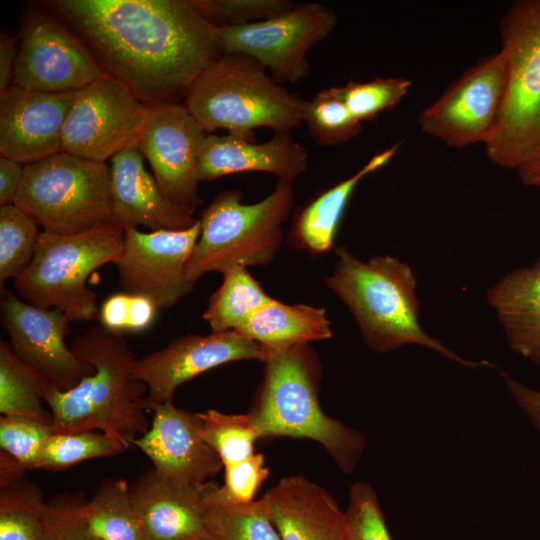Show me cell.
<instances>
[{
	"label": "cell",
	"mask_w": 540,
	"mask_h": 540,
	"mask_svg": "<svg viewBox=\"0 0 540 540\" xmlns=\"http://www.w3.org/2000/svg\"><path fill=\"white\" fill-rule=\"evenodd\" d=\"M36 222L15 204L0 206V284L20 276L31 263L40 235Z\"/></svg>",
	"instance_id": "35"
},
{
	"label": "cell",
	"mask_w": 540,
	"mask_h": 540,
	"mask_svg": "<svg viewBox=\"0 0 540 540\" xmlns=\"http://www.w3.org/2000/svg\"><path fill=\"white\" fill-rule=\"evenodd\" d=\"M150 107L118 80L105 76L77 90L62 134V152L107 163L136 146Z\"/></svg>",
	"instance_id": "13"
},
{
	"label": "cell",
	"mask_w": 540,
	"mask_h": 540,
	"mask_svg": "<svg viewBox=\"0 0 540 540\" xmlns=\"http://www.w3.org/2000/svg\"><path fill=\"white\" fill-rule=\"evenodd\" d=\"M263 363V379L248 412L259 438L311 439L344 474H351L365 450V438L322 410V368L315 350L300 345L269 351Z\"/></svg>",
	"instance_id": "4"
},
{
	"label": "cell",
	"mask_w": 540,
	"mask_h": 540,
	"mask_svg": "<svg viewBox=\"0 0 540 540\" xmlns=\"http://www.w3.org/2000/svg\"><path fill=\"white\" fill-rule=\"evenodd\" d=\"M24 175V166L7 157L0 158V206L14 204Z\"/></svg>",
	"instance_id": "44"
},
{
	"label": "cell",
	"mask_w": 540,
	"mask_h": 540,
	"mask_svg": "<svg viewBox=\"0 0 540 540\" xmlns=\"http://www.w3.org/2000/svg\"><path fill=\"white\" fill-rule=\"evenodd\" d=\"M223 468L225 480L222 490L230 500L241 504L254 501L258 489L270 474L261 453Z\"/></svg>",
	"instance_id": "42"
},
{
	"label": "cell",
	"mask_w": 540,
	"mask_h": 540,
	"mask_svg": "<svg viewBox=\"0 0 540 540\" xmlns=\"http://www.w3.org/2000/svg\"><path fill=\"white\" fill-rule=\"evenodd\" d=\"M398 145L375 154L352 176L323 191L295 215L290 230L291 244L312 255L330 251L347 203L357 185L369 174L386 165Z\"/></svg>",
	"instance_id": "25"
},
{
	"label": "cell",
	"mask_w": 540,
	"mask_h": 540,
	"mask_svg": "<svg viewBox=\"0 0 540 540\" xmlns=\"http://www.w3.org/2000/svg\"><path fill=\"white\" fill-rule=\"evenodd\" d=\"M336 255L325 284L347 306L370 350L386 353L416 344L469 368L494 366L459 356L423 330L417 283L407 263L390 255L364 261L346 248H338Z\"/></svg>",
	"instance_id": "3"
},
{
	"label": "cell",
	"mask_w": 540,
	"mask_h": 540,
	"mask_svg": "<svg viewBox=\"0 0 540 540\" xmlns=\"http://www.w3.org/2000/svg\"><path fill=\"white\" fill-rule=\"evenodd\" d=\"M76 93L13 85L0 93L1 156L27 165L62 152L63 129Z\"/></svg>",
	"instance_id": "18"
},
{
	"label": "cell",
	"mask_w": 540,
	"mask_h": 540,
	"mask_svg": "<svg viewBox=\"0 0 540 540\" xmlns=\"http://www.w3.org/2000/svg\"><path fill=\"white\" fill-rule=\"evenodd\" d=\"M532 359L540 367V351ZM501 377L514 402L540 433V390L526 386L506 372H501Z\"/></svg>",
	"instance_id": "43"
},
{
	"label": "cell",
	"mask_w": 540,
	"mask_h": 540,
	"mask_svg": "<svg viewBox=\"0 0 540 540\" xmlns=\"http://www.w3.org/2000/svg\"><path fill=\"white\" fill-rule=\"evenodd\" d=\"M214 27H239L281 15L296 4L291 0H191Z\"/></svg>",
	"instance_id": "37"
},
{
	"label": "cell",
	"mask_w": 540,
	"mask_h": 540,
	"mask_svg": "<svg viewBox=\"0 0 540 540\" xmlns=\"http://www.w3.org/2000/svg\"><path fill=\"white\" fill-rule=\"evenodd\" d=\"M242 192L225 190L203 210L201 231L188 261L189 279L196 283L209 272L269 264L283 242V224L293 202V183L278 180L259 202L242 203Z\"/></svg>",
	"instance_id": "6"
},
{
	"label": "cell",
	"mask_w": 540,
	"mask_h": 540,
	"mask_svg": "<svg viewBox=\"0 0 540 540\" xmlns=\"http://www.w3.org/2000/svg\"><path fill=\"white\" fill-rule=\"evenodd\" d=\"M207 134L183 103H165L150 107L136 145L164 196L191 216L201 204L198 168Z\"/></svg>",
	"instance_id": "14"
},
{
	"label": "cell",
	"mask_w": 540,
	"mask_h": 540,
	"mask_svg": "<svg viewBox=\"0 0 540 540\" xmlns=\"http://www.w3.org/2000/svg\"><path fill=\"white\" fill-rule=\"evenodd\" d=\"M158 307L149 298L127 292L110 295L101 305L99 320L103 328L139 332L151 326Z\"/></svg>",
	"instance_id": "41"
},
{
	"label": "cell",
	"mask_w": 540,
	"mask_h": 540,
	"mask_svg": "<svg viewBox=\"0 0 540 540\" xmlns=\"http://www.w3.org/2000/svg\"><path fill=\"white\" fill-rule=\"evenodd\" d=\"M153 412L150 428L133 439L162 477L184 484L208 482L223 468L216 452L198 432L196 413L177 408L173 401L145 404Z\"/></svg>",
	"instance_id": "19"
},
{
	"label": "cell",
	"mask_w": 540,
	"mask_h": 540,
	"mask_svg": "<svg viewBox=\"0 0 540 540\" xmlns=\"http://www.w3.org/2000/svg\"><path fill=\"white\" fill-rule=\"evenodd\" d=\"M124 230L115 224L58 235L42 230L33 259L13 280L19 297L44 309L62 311L70 322L88 321L98 313L97 294L88 277L122 255Z\"/></svg>",
	"instance_id": "8"
},
{
	"label": "cell",
	"mask_w": 540,
	"mask_h": 540,
	"mask_svg": "<svg viewBox=\"0 0 540 540\" xmlns=\"http://www.w3.org/2000/svg\"><path fill=\"white\" fill-rule=\"evenodd\" d=\"M111 210L113 223L123 230L145 227L150 231L183 230L197 219L172 204L145 168L136 146L111 159Z\"/></svg>",
	"instance_id": "22"
},
{
	"label": "cell",
	"mask_w": 540,
	"mask_h": 540,
	"mask_svg": "<svg viewBox=\"0 0 540 540\" xmlns=\"http://www.w3.org/2000/svg\"><path fill=\"white\" fill-rule=\"evenodd\" d=\"M510 348L532 358L540 351V259L503 276L487 293Z\"/></svg>",
	"instance_id": "24"
},
{
	"label": "cell",
	"mask_w": 540,
	"mask_h": 540,
	"mask_svg": "<svg viewBox=\"0 0 540 540\" xmlns=\"http://www.w3.org/2000/svg\"><path fill=\"white\" fill-rule=\"evenodd\" d=\"M261 501L281 540H347L335 498L302 475L281 478Z\"/></svg>",
	"instance_id": "23"
},
{
	"label": "cell",
	"mask_w": 540,
	"mask_h": 540,
	"mask_svg": "<svg viewBox=\"0 0 540 540\" xmlns=\"http://www.w3.org/2000/svg\"><path fill=\"white\" fill-rule=\"evenodd\" d=\"M336 24L337 15L331 7L308 2L261 22L217 28V32L223 54L253 58L283 85L307 77L308 51L326 39Z\"/></svg>",
	"instance_id": "11"
},
{
	"label": "cell",
	"mask_w": 540,
	"mask_h": 540,
	"mask_svg": "<svg viewBox=\"0 0 540 540\" xmlns=\"http://www.w3.org/2000/svg\"><path fill=\"white\" fill-rule=\"evenodd\" d=\"M268 353L258 343L234 331L188 333L138 359L134 377L147 387L144 406L166 403L173 401L180 385L208 370L240 360L264 362Z\"/></svg>",
	"instance_id": "16"
},
{
	"label": "cell",
	"mask_w": 540,
	"mask_h": 540,
	"mask_svg": "<svg viewBox=\"0 0 540 540\" xmlns=\"http://www.w3.org/2000/svg\"><path fill=\"white\" fill-rule=\"evenodd\" d=\"M196 415L200 436L219 456L223 467L255 454V442L260 438L248 413L209 409Z\"/></svg>",
	"instance_id": "33"
},
{
	"label": "cell",
	"mask_w": 540,
	"mask_h": 540,
	"mask_svg": "<svg viewBox=\"0 0 540 540\" xmlns=\"http://www.w3.org/2000/svg\"><path fill=\"white\" fill-rule=\"evenodd\" d=\"M46 504L25 475L0 483V540H41Z\"/></svg>",
	"instance_id": "31"
},
{
	"label": "cell",
	"mask_w": 540,
	"mask_h": 540,
	"mask_svg": "<svg viewBox=\"0 0 540 540\" xmlns=\"http://www.w3.org/2000/svg\"><path fill=\"white\" fill-rule=\"evenodd\" d=\"M507 60L500 50L480 59L459 75L422 110V132L452 148H465L492 139L500 119Z\"/></svg>",
	"instance_id": "12"
},
{
	"label": "cell",
	"mask_w": 540,
	"mask_h": 540,
	"mask_svg": "<svg viewBox=\"0 0 540 540\" xmlns=\"http://www.w3.org/2000/svg\"><path fill=\"white\" fill-rule=\"evenodd\" d=\"M19 38L7 33L0 36V93L12 84L15 63L18 54Z\"/></svg>",
	"instance_id": "45"
},
{
	"label": "cell",
	"mask_w": 540,
	"mask_h": 540,
	"mask_svg": "<svg viewBox=\"0 0 540 540\" xmlns=\"http://www.w3.org/2000/svg\"><path fill=\"white\" fill-rule=\"evenodd\" d=\"M201 231L200 220L183 230H124L121 257L114 263L127 293L152 300L158 309L178 304L194 286L187 266Z\"/></svg>",
	"instance_id": "15"
},
{
	"label": "cell",
	"mask_w": 540,
	"mask_h": 540,
	"mask_svg": "<svg viewBox=\"0 0 540 540\" xmlns=\"http://www.w3.org/2000/svg\"><path fill=\"white\" fill-rule=\"evenodd\" d=\"M130 447L127 442L104 432L52 433L45 442L36 469L64 470L88 459L118 455Z\"/></svg>",
	"instance_id": "32"
},
{
	"label": "cell",
	"mask_w": 540,
	"mask_h": 540,
	"mask_svg": "<svg viewBox=\"0 0 540 540\" xmlns=\"http://www.w3.org/2000/svg\"><path fill=\"white\" fill-rule=\"evenodd\" d=\"M82 492H63L47 501L41 540H101L87 527Z\"/></svg>",
	"instance_id": "40"
},
{
	"label": "cell",
	"mask_w": 540,
	"mask_h": 540,
	"mask_svg": "<svg viewBox=\"0 0 540 540\" xmlns=\"http://www.w3.org/2000/svg\"><path fill=\"white\" fill-rule=\"evenodd\" d=\"M411 85V81L404 77H385L366 82L349 81L340 88L350 112L363 123L398 105Z\"/></svg>",
	"instance_id": "36"
},
{
	"label": "cell",
	"mask_w": 540,
	"mask_h": 540,
	"mask_svg": "<svg viewBox=\"0 0 540 540\" xmlns=\"http://www.w3.org/2000/svg\"><path fill=\"white\" fill-rule=\"evenodd\" d=\"M51 383L27 365L10 345L0 342V414L21 416L52 424L42 400Z\"/></svg>",
	"instance_id": "29"
},
{
	"label": "cell",
	"mask_w": 540,
	"mask_h": 540,
	"mask_svg": "<svg viewBox=\"0 0 540 540\" xmlns=\"http://www.w3.org/2000/svg\"><path fill=\"white\" fill-rule=\"evenodd\" d=\"M53 433L52 425L21 416H0V451L25 469H36L42 449Z\"/></svg>",
	"instance_id": "39"
},
{
	"label": "cell",
	"mask_w": 540,
	"mask_h": 540,
	"mask_svg": "<svg viewBox=\"0 0 540 540\" xmlns=\"http://www.w3.org/2000/svg\"><path fill=\"white\" fill-rule=\"evenodd\" d=\"M507 76L499 123L484 146L497 166L519 169L540 154V0H518L499 25Z\"/></svg>",
	"instance_id": "7"
},
{
	"label": "cell",
	"mask_w": 540,
	"mask_h": 540,
	"mask_svg": "<svg viewBox=\"0 0 540 540\" xmlns=\"http://www.w3.org/2000/svg\"><path fill=\"white\" fill-rule=\"evenodd\" d=\"M304 124L314 142L321 146L347 142L362 130V123L350 112L340 87L323 89L306 100Z\"/></svg>",
	"instance_id": "34"
},
{
	"label": "cell",
	"mask_w": 540,
	"mask_h": 540,
	"mask_svg": "<svg viewBox=\"0 0 540 540\" xmlns=\"http://www.w3.org/2000/svg\"><path fill=\"white\" fill-rule=\"evenodd\" d=\"M70 348L93 371L68 391L48 387L43 401L50 408L53 433L98 430L131 445L151 423L143 403L147 387L134 377L138 358L124 335L92 327Z\"/></svg>",
	"instance_id": "2"
},
{
	"label": "cell",
	"mask_w": 540,
	"mask_h": 540,
	"mask_svg": "<svg viewBox=\"0 0 540 540\" xmlns=\"http://www.w3.org/2000/svg\"><path fill=\"white\" fill-rule=\"evenodd\" d=\"M273 300L247 268L235 267L223 274V282L211 295L203 319L211 332L236 331Z\"/></svg>",
	"instance_id": "30"
},
{
	"label": "cell",
	"mask_w": 540,
	"mask_h": 540,
	"mask_svg": "<svg viewBox=\"0 0 540 540\" xmlns=\"http://www.w3.org/2000/svg\"><path fill=\"white\" fill-rule=\"evenodd\" d=\"M82 514L88 529L101 540H146L123 479L103 480L92 499L85 501Z\"/></svg>",
	"instance_id": "28"
},
{
	"label": "cell",
	"mask_w": 540,
	"mask_h": 540,
	"mask_svg": "<svg viewBox=\"0 0 540 540\" xmlns=\"http://www.w3.org/2000/svg\"><path fill=\"white\" fill-rule=\"evenodd\" d=\"M18 38L13 86L67 92L108 76L83 41L40 2L23 12Z\"/></svg>",
	"instance_id": "10"
},
{
	"label": "cell",
	"mask_w": 540,
	"mask_h": 540,
	"mask_svg": "<svg viewBox=\"0 0 540 540\" xmlns=\"http://www.w3.org/2000/svg\"><path fill=\"white\" fill-rule=\"evenodd\" d=\"M521 181L530 187L540 188V154L518 169Z\"/></svg>",
	"instance_id": "46"
},
{
	"label": "cell",
	"mask_w": 540,
	"mask_h": 540,
	"mask_svg": "<svg viewBox=\"0 0 540 540\" xmlns=\"http://www.w3.org/2000/svg\"><path fill=\"white\" fill-rule=\"evenodd\" d=\"M204 522L211 540H281L261 501L230 500L221 485L203 484Z\"/></svg>",
	"instance_id": "27"
},
{
	"label": "cell",
	"mask_w": 540,
	"mask_h": 540,
	"mask_svg": "<svg viewBox=\"0 0 540 540\" xmlns=\"http://www.w3.org/2000/svg\"><path fill=\"white\" fill-rule=\"evenodd\" d=\"M234 332L268 351L309 345L333 335L325 308L302 303L285 304L276 299L257 310Z\"/></svg>",
	"instance_id": "26"
},
{
	"label": "cell",
	"mask_w": 540,
	"mask_h": 540,
	"mask_svg": "<svg viewBox=\"0 0 540 540\" xmlns=\"http://www.w3.org/2000/svg\"><path fill=\"white\" fill-rule=\"evenodd\" d=\"M183 104L208 133L224 129L255 141L254 130L304 124L306 100L276 82L253 58L223 54L197 78Z\"/></svg>",
	"instance_id": "5"
},
{
	"label": "cell",
	"mask_w": 540,
	"mask_h": 540,
	"mask_svg": "<svg viewBox=\"0 0 540 540\" xmlns=\"http://www.w3.org/2000/svg\"><path fill=\"white\" fill-rule=\"evenodd\" d=\"M87 46L105 73L148 107L180 103L223 55L217 28L191 0L41 2Z\"/></svg>",
	"instance_id": "1"
},
{
	"label": "cell",
	"mask_w": 540,
	"mask_h": 540,
	"mask_svg": "<svg viewBox=\"0 0 540 540\" xmlns=\"http://www.w3.org/2000/svg\"><path fill=\"white\" fill-rule=\"evenodd\" d=\"M14 204L52 234L71 235L114 224L110 165L66 152L24 165Z\"/></svg>",
	"instance_id": "9"
},
{
	"label": "cell",
	"mask_w": 540,
	"mask_h": 540,
	"mask_svg": "<svg viewBox=\"0 0 540 540\" xmlns=\"http://www.w3.org/2000/svg\"><path fill=\"white\" fill-rule=\"evenodd\" d=\"M308 167L309 154L292 131H276L263 143L211 133L202 145L198 176L202 182L235 173L266 172L293 183Z\"/></svg>",
	"instance_id": "21"
},
{
	"label": "cell",
	"mask_w": 540,
	"mask_h": 540,
	"mask_svg": "<svg viewBox=\"0 0 540 540\" xmlns=\"http://www.w3.org/2000/svg\"><path fill=\"white\" fill-rule=\"evenodd\" d=\"M1 291V323L19 359L60 391L74 388L93 371L66 345L70 321L62 311L31 305L4 287Z\"/></svg>",
	"instance_id": "17"
},
{
	"label": "cell",
	"mask_w": 540,
	"mask_h": 540,
	"mask_svg": "<svg viewBox=\"0 0 540 540\" xmlns=\"http://www.w3.org/2000/svg\"><path fill=\"white\" fill-rule=\"evenodd\" d=\"M203 484L171 481L154 468L142 472L129 488L145 539L211 540L204 522Z\"/></svg>",
	"instance_id": "20"
},
{
	"label": "cell",
	"mask_w": 540,
	"mask_h": 540,
	"mask_svg": "<svg viewBox=\"0 0 540 540\" xmlns=\"http://www.w3.org/2000/svg\"><path fill=\"white\" fill-rule=\"evenodd\" d=\"M344 515L347 540H393L370 484L355 482L350 486Z\"/></svg>",
	"instance_id": "38"
}]
</instances>
